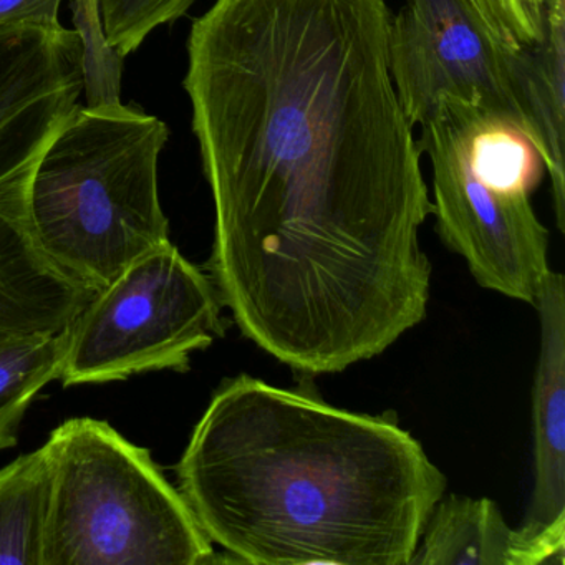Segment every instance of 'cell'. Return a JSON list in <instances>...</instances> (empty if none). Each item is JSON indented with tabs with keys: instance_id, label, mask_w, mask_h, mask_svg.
<instances>
[{
	"instance_id": "1",
	"label": "cell",
	"mask_w": 565,
	"mask_h": 565,
	"mask_svg": "<svg viewBox=\"0 0 565 565\" xmlns=\"http://www.w3.org/2000/svg\"><path fill=\"white\" fill-rule=\"evenodd\" d=\"M386 0H216L183 87L214 203L211 280L297 372L382 355L428 312L433 214Z\"/></svg>"
},
{
	"instance_id": "2",
	"label": "cell",
	"mask_w": 565,
	"mask_h": 565,
	"mask_svg": "<svg viewBox=\"0 0 565 565\" xmlns=\"http://www.w3.org/2000/svg\"><path fill=\"white\" fill-rule=\"evenodd\" d=\"M211 542L253 565H406L448 479L396 419L239 375L177 466Z\"/></svg>"
},
{
	"instance_id": "3",
	"label": "cell",
	"mask_w": 565,
	"mask_h": 565,
	"mask_svg": "<svg viewBox=\"0 0 565 565\" xmlns=\"http://www.w3.org/2000/svg\"><path fill=\"white\" fill-rule=\"evenodd\" d=\"M167 124L127 105H78L42 154L31 191L45 256L94 292L170 241L158 184Z\"/></svg>"
},
{
	"instance_id": "4",
	"label": "cell",
	"mask_w": 565,
	"mask_h": 565,
	"mask_svg": "<svg viewBox=\"0 0 565 565\" xmlns=\"http://www.w3.org/2000/svg\"><path fill=\"white\" fill-rule=\"evenodd\" d=\"M82 94L77 32L0 28V350L57 335L97 294L45 256L31 216L42 154Z\"/></svg>"
},
{
	"instance_id": "5",
	"label": "cell",
	"mask_w": 565,
	"mask_h": 565,
	"mask_svg": "<svg viewBox=\"0 0 565 565\" xmlns=\"http://www.w3.org/2000/svg\"><path fill=\"white\" fill-rule=\"evenodd\" d=\"M52 468L42 565L217 562L180 489L114 426L62 423L45 443Z\"/></svg>"
},
{
	"instance_id": "6",
	"label": "cell",
	"mask_w": 565,
	"mask_h": 565,
	"mask_svg": "<svg viewBox=\"0 0 565 565\" xmlns=\"http://www.w3.org/2000/svg\"><path fill=\"white\" fill-rule=\"evenodd\" d=\"M221 309L211 277L168 241L138 257L75 317L58 380L75 386L186 372L191 353L224 337Z\"/></svg>"
},
{
	"instance_id": "7",
	"label": "cell",
	"mask_w": 565,
	"mask_h": 565,
	"mask_svg": "<svg viewBox=\"0 0 565 565\" xmlns=\"http://www.w3.org/2000/svg\"><path fill=\"white\" fill-rule=\"evenodd\" d=\"M388 64L413 127L451 102L508 121L531 140L519 49L499 41L471 0H405L390 18Z\"/></svg>"
},
{
	"instance_id": "8",
	"label": "cell",
	"mask_w": 565,
	"mask_h": 565,
	"mask_svg": "<svg viewBox=\"0 0 565 565\" xmlns=\"http://www.w3.org/2000/svg\"><path fill=\"white\" fill-rule=\"evenodd\" d=\"M419 150L433 170V216L443 244L468 264L479 286L534 306L548 270V231L531 194L494 190L476 177L466 128L441 104L419 125Z\"/></svg>"
},
{
	"instance_id": "9",
	"label": "cell",
	"mask_w": 565,
	"mask_h": 565,
	"mask_svg": "<svg viewBox=\"0 0 565 565\" xmlns=\"http://www.w3.org/2000/svg\"><path fill=\"white\" fill-rule=\"evenodd\" d=\"M541 353L532 386L534 489L521 527L527 565L565 564V282L548 270L534 303Z\"/></svg>"
},
{
	"instance_id": "10",
	"label": "cell",
	"mask_w": 565,
	"mask_h": 565,
	"mask_svg": "<svg viewBox=\"0 0 565 565\" xmlns=\"http://www.w3.org/2000/svg\"><path fill=\"white\" fill-rule=\"evenodd\" d=\"M565 0H544L542 39L519 49L531 140L551 178L555 224L565 233Z\"/></svg>"
},
{
	"instance_id": "11",
	"label": "cell",
	"mask_w": 565,
	"mask_h": 565,
	"mask_svg": "<svg viewBox=\"0 0 565 565\" xmlns=\"http://www.w3.org/2000/svg\"><path fill=\"white\" fill-rule=\"evenodd\" d=\"M409 564L525 565L518 529L488 498L443 495L426 522Z\"/></svg>"
},
{
	"instance_id": "12",
	"label": "cell",
	"mask_w": 565,
	"mask_h": 565,
	"mask_svg": "<svg viewBox=\"0 0 565 565\" xmlns=\"http://www.w3.org/2000/svg\"><path fill=\"white\" fill-rule=\"evenodd\" d=\"M51 486L45 446L0 469V565H42Z\"/></svg>"
},
{
	"instance_id": "13",
	"label": "cell",
	"mask_w": 565,
	"mask_h": 565,
	"mask_svg": "<svg viewBox=\"0 0 565 565\" xmlns=\"http://www.w3.org/2000/svg\"><path fill=\"white\" fill-rule=\"evenodd\" d=\"M67 345L68 327L57 335L0 350V451L18 445L29 406L45 385L61 379Z\"/></svg>"
},
{
	"instance_id": "14",
	"label": "cell",
	"mask_w": 565,
	"mask_h": 565,
	"mask_svg": "<svg viewBox=\"0 0 565 565\" xmlns=\"http://www.w3.org/2000/svg\"><path fill=\"white\" fill-rule=\"evenodd\" d=\"M72 11L82 47V75L87 107L120 105L125 57L108 42L98 0H74Z\"/></svg>"
},
{
	"instance_id": "15",
	"label": "cell",
	"mask_w": 565,
	"mask_h": 565,
	"mask_svg": "<svg viewBox=\"0 0 565 565\" xmlns=\"http://www.w3.org/2000/svg\"><path fill=\"white\" fill-rule=\"evenodd\" d=\"M198 0H98L108 42L124 57L134 54L151 32L184 18Z\"/></svg>"
},
{
	"instance_id": "16",
	"label": "cell",
	"mask_w": 565,
	"mask_h": 565,
	"mask_svg": "<svg viewBox=\"0 0 565 565\" xmlns=\"http://www.w3.org/2000/svg\"><path fill=\"white\" fill-rule=\"evenodd\" d=\"M502 44L512 49L542 39L544 0H471Z\"/></svg>"
},
{
	"instance_id": "17",
	"label": "cell",
	"mask_w": 565,
	"mask_h": 565,
	"mask_svg": "<svg viewBox=\"0 0 565 565\" xmlns=\"http://www.w3.org/2000/svg\"><path fill=\"white\" fill-rule=\"evenodd\" d=\"M62 0H0V28L58 31Z\"/></svg>"
}]
</instances>
